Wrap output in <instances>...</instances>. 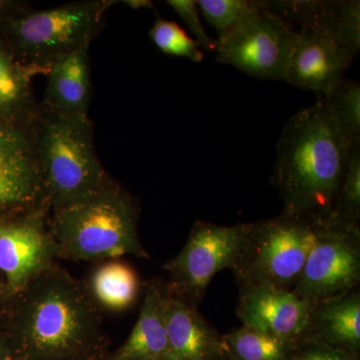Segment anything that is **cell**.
Masks as SVG:
<instances>
[{
    "mask_svg": "<svg viewBox=\"0 0 360 360\" xmlns=\"http://www.w3.org/2000/svg\"><path fill=\"white\" fill-rule=\"evenodd\" d=\"M9 300L14 302L13 360H84L108 355L103 312L84 281L58 264Z\"/></svg>",
    "mask_w": 360,
    "mask_h": 360,
    "instance_id": "1",
    "label": "cell"
},
{
    "mask_svg": "<svg viewBox=\"0 0 360 360\" xmlns=\"http://www.w3.org/2000/svg\"><path fill=\"white\" fill-rule=\"evenodd\" d=\"M350 148L321 99L290 117L277 143L271 177L283 212L324 224L333 212Z\"/></svg>",
    "mask_w": 360,
    "mask_h": 360,
    "instance_id": "2",
    "label": "cell"
},
{
    "mask_svg": "<svg viewBox=\"0 0 360 360\" xmlns=\"http://www.w3.org/2000/svg\"><path fill=\"white\" fill-rule=\"evenodd\" d=\"M32 131L51 213L89 200L111 179L97 155L89 115H63L41 106Z\"/></svg>",
    "mask_w": 360,
    "mask_h": 360,
    "instance_id": "3",
    "label": "cell"
},
{
    "mask_svg": "<svg viewBox=\"0 0 360 360\" xmlns=\"http://www.w3.org/2000/svg\"><path fill=\"white\" fill-rule=\"evenodd\" d=\"M49 226L59 258L75 262H105L124 255L149 258L139 239V208L112 179L89 200L51 213Z\"/></svg>",
    "mask_w": 360,
    "mask_h": 360,
    "instance_id": "4",
    "label": "cell"
},
{
    "mask_svg": "<svg viewBox=\"0 0 360 360\" xmlns=\"http://www.w3.org/2000/svg\"><path fill=\"white\" fill-rule=\"evenodd\" d=\"M113 4L85 0L44 11L25 9L6 18V32L14 61L49 71L58 58L90 46Z\"/></svg>",
    "mask_w": 360,
    "mask_h": 360,
    "instance_id": "5",
    "label": "cell"
},
{
    "mask_svg": "<svg viewBox=\"0 0 360 360\" xmlns=\"http://www.w3.org/2000/svg\"><path fill=\"white\" fill-rule=\"evenodd\" d=\"M322 224L283 212L253 222V227L231 267L239 288L266 286L292 290Z\"/></svg>",
    "mask_w": 360,
    "mask_h": 360,
    "instance_id": "6",
    "label": "cell"
},
{
    "mask_svg": "<svg viewBox=\"0 0 360 360\" xmlns=\"http://www.w3.org/2000/svg\"><path fill=\"white\" fill-rule=\"evenodd\" d=\"M252 227L195 221L184 248L163 265L172 292L198 309L213 277L233 266Z\"/></svg>",
    "mask_w": 360,
    "mask_h": 360,
    "instance_id": "7",
    "label": "cell"
},
{
    "mask_svg": "<svg viewBox=\"0 0 360 360\" xmlns=\"http://www.w3.org/2000/svg\"><path fill=\"white\" fill-rule=\"evenodd\" d=\"M296 39V30L262 7L217 39V60L252 77L284 80Z\"/></svg>",
    "mask_w": 360,
    "mask_h": 360,
    "instance_id": "8",
    "label": "cell"
},
{
    "mask_svg": "<svg viewBox=\"0 0 360 360\" xmlns=\"http://www.w3.org/2000/svg\"><path fill=\"white\" fill-rule=\"evenodd\" d=\"M359 226L322 224L293 292L314 303L359 288Z\"/></svg>",
    "mask_w": 360,
    "mask_h": 360,
    "instance_id": "9",
    "label": "cell"
},
{
    "mask_svg": "<svg viewBox=\"0 0 360 360\" xmlns=\"http://www.w3.org/2000/svg\"><path fill=\"white\" fill-rule=\"evenodd\" d=\"M49 215V208L44 206L18 212L13 219L0 220V274L7 300L58 264Z\"/></svg>",
    "mask_w": 360,
    "mask_h": 360,
    "instance_id": "10",
    "label": "cell"
},
{
    "mask_svg": "<svg viewBox=\"0 0 360 360\" xmlns=\"http://www.w3.org/2000/svg\"><path fill=\"white\" fill-rule=\"evenodd\" d=\"M44 206L49 207L32 122L0 118V210L20 212Z\"/></svg>",
    "mask_w": 360,
    "mask_h": 360,
    "instance_id": "11",
    "label": "cell"
},
{
    "mask_svg": "<svg viewBox=\"0 0 360 360\" xmlns=\"http://www.w3.org/2000/svg\"><path fill=\"white\" fill-rule=\"evenodd\" d=\"M354 56L317 27H303L291 53L284 80L319 96L343 79Z\"/></svg>",
    "mask_w": 360,
    "mask_h": 360,
    "instance_id": "12",
    "label": "cell"
},
{
    "mask_svg": "<svg viewBox=\"0 0 360 360\" xmlns=\"http://www.w3.org/2000/svg\"><path fill=\"white\" fill-rule=\"evenodd\" d=\"M311 305L292 290L243 286L239 288L236 314L243 326L300 342L307 336Z\"/></svg>",
    "mask_w": 360,
    "mask_h": 360,
    "instance_id": "13",
    "label": "cell"
},
{
    "mask_svg": "<svg viewBox=\"0 0 360 360\" xmlns=\"http://www.w3.org/2000/svg\"><path fill=\"white\" fill-rule=\"evenodd\" d=\"M165 360H229L224 336L170 290L167 304Z\"/></svg>",
    "mask_w": 360,
    "mask_h": 360,
    "instance_id": "14",
    "label": "cell"
},
{
    "mask_svg": "<svg viewBox=\"0 0 360 360\" xmlns=\"http://www.w3.org/2000/svg\"><path fill=\"white\" fill-rule=\"evenodd\" d=\"M169 295L167 281L153 278L146 283L139 319L125 342L110 354V360H165Z\"/></svg>",
    "mask_w": 360,
    "mask_h": 360,
    "instance_id": "15",
    "label": "cell"
},
{
    "mask_svg": "<svg viewBox=\"0 0 360 360\" xmlns=\"http://www.w3.org/2000/svg\"><path fill=\"white\" fill-rule=\"evenodd\" d=\"M305 338L356 357L360 347L359 288L314 303Z\"/></svg>",
    "mask_w": 360,
    "mask_h": 360,
    "instance_id": "16",
    "label": "cell"
},
{
    "mask_svg": "<svg viewBox=\"0 0 360 360\" xmlns=\"http://www.w3.org/2000/svg\"><path fill=\"white\" fill-rule=\"evenodd\" d=\"M89 47L71 52L49 66L44 105L63 115H89L91 101Z\"/></svg>",
    "mask_w": 360,
    "mask_h": 360,
    "instance_id": "17",
    "label": "cell"
},
{
    "mask_svg": "<svg viewBox=\"0 0 360 360\" xmlns=\"http://www.w3.org/2000/svg\"><path fill=\"white\" fill-rule=\"evenodd\" d=\"M90 297L101 312L120 314L136 303L142 283L134 267L120 259L105 260L84 281Z\"/></svg>",
    "mask_w": 360,
    "mask_h": 360,
    "instance_id": "18",
    "label": "cell"
},
{
    "mask_svg": "<svg viewBox=\"0 0 360 360\" xmlns=\"http://www.w3.org/2000/svg\"><path fill=\"white\" fill-rule=\"evenodd\" d=\"M222 336L231 360H293L300 343L243 326Z\"/></svg>",
    "mask_w": 360,
    "mask_h": 360,
    "instance_id": "19",
    "label": "cell"
},
{
    "mask_svg": "<svg viewBox=\"0 0 360 360\" xmlns=\"http://www.w3.org/2000/svg\"><path fill=\"white\" fill-rule=\"evenodd\" d=\"M317 27L356 56L360 49V2L359 0H329L322 2Z\"/></svg>",
    "mask_w": 360,
    "mask_h": 360,
    "instance_id": "20",
    "label": "cell"
},
{
    "mask_svg": "<svg viewBox=\"0 0 360 360\" xmlns=\"http://www.w3.org/2000/svg\"><path fill=\"white\" fill-rule=\"evenodd\" d=\"M49 71L20 65L11 75L0 78V118L30 122L39 112L30 89L35 75H47Z\"/></svg>",
    "mask_w": 360,
    "mask_h": 360,
    "instance_id": "21",
    "label": "cell"
},
{
    "mask_svg": "<svg viewBox=\"0 0 360 360\" xmlns=\"http://www.w3.org/2000/svg\"><path fill=\"white\" fill-rule=\"evenodd\" d=\"M335 118L350 146H360V85L354 79H345L328 94L319 96Z\"/></svg>",
    "mask_w": 360,
    "mask_h": 360,
    "instance_id": "22",
    "label": "cell"
},
{
    "mask_svg": "<svg viewBox=\"0 0 360 360\" xmlns=\"http://www.w3.org/2000/svg\"><path fill=\"white\" fill-rule=\"evenodd\" d=\"M359 219L360 146H352L348 153L347 167L336 194L333 212L326 222L359 226Z\"/></svg>",
    "mask_w": 360,
    "mask_h": 360,
    "instance_id": "23",
    "label": "cell"
},
{
    "mask_svg": "<svg viewBox=\"0 0 360 360\" xmlns=\"http://www.w3.org/2000/svg\"><path fill=\"white\" fill-rule=\"evenodd\" d=\"M198 7L206 21L217 30V39L229 34L251 14L262 8L251 0H200Z\"/></svg>",
    "mask_w": 360,
    "mask_h": 360,
    "instance_id": "24",
    "label": "cell"
},
{
    "mask_svg": "<svg viewBox=\"0 0 360 360\" xmlns=\"http://www.w3.org/2000/svg\"><path fill=\"white\" fill-rule=\"evenodd\" d=\"M149 35L156 46L165 53L186 58L193 63H201L205 58L198 42L191 39L174 21L158 18L151 27Z\"/></svg>",
    "mask_w": 360,
    "mask_h": 360,
    "instance_id": "25",
    "label": "cell"
},
{
    "mask_svg": "<svg viewBox=\"0 0 360 360\" xmlns=\"http://www.w3.org/2000/svg\"><path fill=\"white\" fill-rule=\"evenodd\" d=\"M168 6L177 13V15L186 22L196 41L206 51H215L217 39H213L201 23L198 2L194 0H168Z\"/></svg>",
    "mask_w": 360,
    "mask_h": 360,
    "instance_id": "26",
    "label": "cell"
},
{
    "mask_svg": "<svg viewBox=\"0 0 360 360\" xmlns=\"http://www.w3.org/2000/svg\"><path fill=\"white\" fill-rule=\"evenodd\" d=\"M293 360H356V357L305 338L298 343Z\"/></svg>",
    "mask_w": 360,
    "mask_h": 360,
    "instance_id": "27",
    "label": "cell"
},
{
    "mask_svg": "<svg viewBox=\"0 0 360 360\" xmlns=\"http://www.w3.org/2000/svg\"><path fill=\"white\" fill-rule=\"evenodd\" d=\"M18 66L20 65L14 61L11 52L6 51L0 45V78L7 77L14 72L18 70Z\"/></svg>",
    "mask_w": 360,
    "mask_h": 360,
    "instance_id": "28",
    "label": "cell"
},
{
    "mask_svg": "<svg viewBox=\"0 0 360 360\" xmlns=\"http://www.w3.org/2000/svg\"><path fill=\"white\" fill-rule=\"evenodd\" d=\"M20 6L18 2L4 1V0H0V15L4 13H11V15H14V14H18L21 13V11H25V8H20Z\"/></svg>",
    "mask_w": 360,
    "mask_h": 360,
    "instance_id": "29",
    "label": "cell"
},
{
    "mask_svg": "<svg viewBox=\"0 0 360 360\" xmlns=\"http://www.w3.org/2000/svg\"><path fill=\"white\" fill-rule=\"evenodd\" d=\"M7 359H11V349H9V347H6L4 341L0 340V360H6Z\"/></svg>",
    "mask_w": 360,
    "mask_h": 360,
    "instance_id": "30",
    "label": "cell"
},
{
    "mask_svg": "<svg viewBox=\"0 0 360 360\" xmlns=\"http://www.w3.org/2000/svg\"><path fill=\"white\" fill-rule=\"evenodd\" d=\"M125 4H129V6L134 7V8H141V7L151 6L150 1H125Z\"/></svg>",
    "mask_w": 360,
    "mask_h": 360,
    "instance_id": "31",
    "label": "cell"
},
{
    "mask_svg": "<svg viewBox=\"0 0 360 360\" xmlns=\"http://www.w3.org/2000/svg\"><path fill=\"white\" fill-rule=\"evenodd\" d=\"M84 360H110V354L106 356L96 357V359H84Z\"/></svg>",
    "mask_w": 360,
    "mask_h": 360,
    "instance_id": "32",
    "label": "cell"
},
{
    "mask_svg": "<svg viewBox=\"0 0 360 360\" xmlns=\"http://www.w3.org/2000/svg\"><path fill=\"white\" fill-rule=\"evenodd\" d=\"M1 288H2V290H6V288H4V286L0 285V290H1ZM4 295V296H6V295H4V293H0V295ZM6 300H7V298H6Z\"/></svg>",
    "mask_w": 360,
    "mask_h": 360,
    "instance_id": "33",
    "label": "cell"
},
{
    "mask_svg": "<svg viewBox=\"0 0 360 360\" xmlns=\"http://www.w3.org/2000/svg\"><path fill=\"white\" fill-rule=\"evenodd\" d=\"M229 360H231V359H229Z\"/></svg>",
    "mask_w": 360,
    "mask_h": 360,
    "instance_id": "34",
    "label": "cell"
}]
</instances>
